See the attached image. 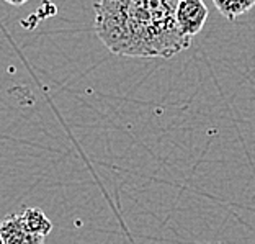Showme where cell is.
I'll use <instances>...</instances> for the list:
<instances>
[{
    "label": "cell",
    "mask_w": 255,
    "mask_h": 244,
    "mask_svg": "<svg viewBox=\"0 0 255 244\" xmlns=\"http://www.w3.org/2000/svg\"><path fill=\"white\" fill-rule=\"evenodd\" d=\"M213 3L226 20L234 21L254 7L255 0H213Z\"/></svg>",
    "instance_id": "5b68a950"
},
{
    "label": "cell",
    "mask_w": 255,
    "mask_h": 244,
    "mask_svg": "<svg viewBox=\"0 0 255 244\" xmlns=\"http://www.w3.org/2000/svg\"><path fill=\"white\" fill-rule=\"evenodd\" d=\"M178 0H98L94 30L110 53L139 59H170L191 39L175 18Z\"/></svg>",
    "instance_id": "6da1fadb"
},
{
    "label": "cell",
    "mask_w": 255,
    "mask_h": 244,
    "mask_svg": "<svg viewBox=\"0 0 255 244\" xmlns=\"http://www.w3.org/2000/svg\"><path fill=\"white\" fill-rule=\"evenodd\" d=\"M5 2H8L11 5H21V3H25L26 0H5Z\"/></svg>",
    "instance_id": "8992f818"
},
{
    "label": "cell",
    "mask_w": 255,
    "mask_h": 244,
    "mask_svg": "<svg viewBox=\"0 0 255 244\" xmlns=\"http://www.w3.org/2000/svg\"><path fill=\"white\" fill-rule=\"evenodd\" d=\"M21 217V223L28 233L46 238L53 231V223L39 208H25Z\"/></svg>",
    "instance_id": "277c9868"
},
{
    "label": "cell",
    "mask_w": 255,
    "mask_h": 244,
    "mask_svg": "<svg viewBox=\"0 0 255 244\" xmlns=\"http://www.w3.org/2000/svg\"><path fill=\"white\" fill-rule=\"evenodd\" d=\"M0 244H3V238H2V233H0Z\"/></svg>",
    "instance_id": "52a82bcc"
},
{
    "label": "cell",
    "mask_w": 255,
    "mask_h": 244,
    "mask_svg": "<svg viewBox=\"0 0 255 244\" xmlns=\"http://www.w3.org/2000/svg\"><path fill=\"white\" fill-rule=\"evenodd\" d=\"M0 233L3 238V244H41L43 236L28 233L21 223L20 215H8L0 222Z\"/></svg>",
    "instance_id": "3957f363"
},
{
    "label": "cell",
    "mask_w": 255,
    "mask_h": 244,
    "mask_svg": "<svg viewBox=\"0 0 255 244\" xmlns=\"http://www.w3.org/2000/svg\"><path fill=\"white\" fill-rule=\"evenodd\" d=\"M206 3L203 0H178L175 8V18L183 34L193 38L196 36L208 20Z\"/></svg>",
    "instance_id": "7a4b0ae2"
}]
</instances>
